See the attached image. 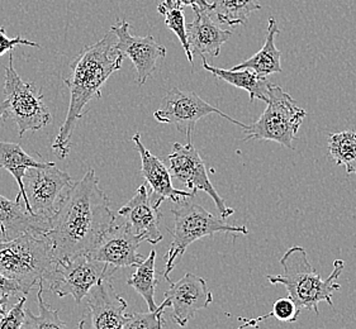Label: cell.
<instances>
[{
    "mask_svg": "<svg viewBox=\"0 0 356 329\" xmlns=\"http://www.w3.org/2000/svg\"><path fill=\"white\" fill-rule=\"evenodd\" d=\"M117 221L94 170L74 183L50 219L46 238L56 260L89 255Z\"/></svg>",
    "mask_w": 356,
    "mask_h": 329,
    "instance_id": "1",
    "label": "cell"
},
{
    "mask_svg": "<svg viewBox=\"0 0 356 329\" xmlns=\"http://www.w3.org/2000/svg\"><path fill=\"white\" fill-rule=\"evenodd\" d=\"M115 35L109 31L94 44L86 46L70 65V75L64 80L70 90V104L64 124L52 144V150L60 160L69 156L72 137L86 108L93 99L102 96V87L113 72L118 71L124 55L115 50Z\"/></svg>",
    "mask_w": 356,
    "mask_h": 329,
    "instance_id": "2",
    "label": "cell"
},
{
    "mask_svg": "<svg viewBox=\"0 0 356 329\" xmlns=\"http://www.w3.org/2000/svg\"><path fill=\"white\" fill-rule=\"evenodd\" d=\"M284 272L280 275L266 276L271 285H284L289 298L294 301L300 312L303 309L314 310L320 314L318 304L326 301L330 307L334 305L332 295L340 290L337 280L345 269L342 260L334 261V270L327 279H322L320 273L311 265L307 252L300 246H294L286 251L280 258Z\"/></svg>",
    "mask_w": 356,
    "mask_h": 329,
    "instance_id": "3",
    "label": "cell"
},
{
    "mask_svg": "<svg viewBox=\"0 0 356 329\" xmlns=\"http://www.w3.org/2000/svg\"><path fill=\"white\" fill-rule=\"evenodd\" d=\"M56 262L50 241L44 236L27 233L0 242V273L15 281L24 295L40 281H46Z\"/></svg>",
    "mask_w": 356,
    "mask_h": 329,
    "instance_id": "4",
    "label": "cell"
},
{
    "mask_svg": "<svg viewBox=\"0 0 356 329\" xmlns=\"http://www.w3.org/2000/svg\"><path fill=\"white\" fill-rule=\"evenodd\" d=\"M186 198L177 203L171 209L174 215V228L171 229V246L165 255L164 278L170 282V272L175 269L178 261L184 256L188 247L195 241L216 233H241L249 235L245 226H231L225 219L209 213L207 209Z\"/></svg>",
    "mask_w": 356,
    "mask_h": 329,
    "instance_id": "5",
    "label": "cell"
},
{
    "mask_svg": "<svg viewBox=\"0 0 356 329\" xmlns=\"http://www.w3.org/2000/svg\"><path fill=\"white\" fill-rule=\"evenodd\" d=\"M306 117V110L289 94L280 86L271 85L266 109L257 122L248 126L243 141H273L294 150L293 142Z\"/></svg>",
    "mask_w": 356,
    "mask_h": 329,
    "instance_id": "6",
    "label": "cell"
},
{
    "mask_svg": "<svg viewBox=\"0 0 356 329\" xmlns=\"http://www.w3.org/2000/svg\"><path fill=\"white\" fill-rule=\"evenodd\" d=\"M4 94L8 101L7 115L17 123L19 137L26 132H37L52 122L50 109L44 104L42 94L36 93L33 85L23 81L15 71L12 53L6 67Z\"/></svg>",
    "mask_w": 356,
    "mask_h": 329,
    "instance_id": "7",
    "label": "cell"
},
{
    "mask_svg": "<svg viewBox=\"0 0 356 329\" xmlns=\"http://www.w3.org/2000/svg\"><path fill=\"white\" fill-rule=\"evenodd\" d=\"M74 181L69 172L52 162L47 167H31L23 178L24 207L31 214L50 222Z\"/></svg>",
    "mask_w": 356,
    "mask_h": 329,
    "instance_id": "8",
    "label": "cell"
},
{
    "mask_svg": "<svg viewBox=\"0 0 356 329\" xmlns=\"http://www.w3.org/2000/svg\"><path fill=\"white\" fill-rule=\"evenodd\" d=\"M108 276L104 264L93 261L88 255L57 260L56 265L43 284L56 296L72 295L76 304L88 296L90 290Z\"/></svg>",
    "mask_w": 356,
    "mask_h": 329,
    "instance_id": "9",
    "label": "cell"
},
{
    "mask_svg": "<svg viewBox=\"0 0 356 329\" xmlns=\"http://www.w3.org/2000/svg\"><path fill=\"white\" fill-rule=\"evenodd\" d=\"M220 115L241 128H248V124L236 121L229 115H225L218 108L213 107L203 101L200 95L193 92H181L178 87H172L165 95L161 108L154 113V118L159 123L175 126L180 133H184L186 142H192V135L197 123L209 115Z\"/></svg>",
    "mask_w": 356,
    "mask_h": 329,
    "instance_id": "10",
    "label": "cell"
},
{
    "mask_svg": "<svg viewBox=\"0 0 356 329\" xmlns=\"http://www.w3.org/2000/svg\"><path fill=\"white\" fill-rule=\"evenodd\" d=\"M166 161L169 164L168 169L170 171L171 178L184 184L194 195L198 192L208 194L213 199L222 219H226L235 213V209L228 208L220 194L214 189L208 178L206 164L203 162L200 152L195 150L192 142L186 144L177 142L172 144L171 153L166 158Z\"/></svg>",
    "mask_w": 356,
    "mask_h": 329,
    "instance_id": "11",
    "label": "cell"
},
{
    "mask_svg": "<svg viewBox=\"0 0 356 329\" xmlns=\"http://www.w3.org/2000/svg\"><path fill=\"white\" fill-rule=\"evenodd\" d=\"M143 239L137 236L129 223H114L99 244L88 256L93 261L104 264L108 276L113 278L115 270L122 267H137L143 264V258L138 247Z\"/></svg>",
    "mask_w": 356,
    "mask_h": 329,
    "instance_id": "12",
    "label": "cell"
},
{
    "mask_svg": "<svg viewBox=\"0 0 356 329\" xmlns=\"http://www.w3.org/2000/svg\"><path fill=\"white\" fill-rule=\"evenodd\" d=\"M86 312L79 329H124L129 303L118 295L112 279H103L88 294Z\"/></svg>",
    "mask_w": 356,
    "mask_h": 329,
    "instance_id": "13",
    "label": "cell"
},
{
    "mask_svg": "<svg viewBox=\"0 0 356 329\" xmlns=\"http://www.w3.org/2000/svg\"><path fill=\"white\" fill-rule=\"evenodd\" d=\"M111 31L115 35V50L132 61L137 72V83L143 85L156 71L157 64L166 56V49L155 41L152 36H134L129 32L127 21L118 22Z\"/></svg>",
    "mask_w": 356,
    "mask_h": 329,
    "instance_id": "14",
    "label": "cell"
},
{
    "mask_svg": "<svg viewBox=\"0 0 356 329\" xmlns=\"http://www.w3.org/2000/svg\"><path fill=\"white\" fill-rule=\"evenodd\" d=\"M165 293L172 308V319L180 327H186L198 310L212 304L213 295L207 287V281L194 273L188 272L181 279L172 282Z\"/></svg>",
    "mask_w": 356,
    "mask_h": 329,
    "instance_id": "15",
    "label": "cell"
},
{
    "mask_svg": "<svg viewBox=\"0 0 356 329\" xmlns=\"http://www.w3.org/2000/svg\"><path fill=\"white\" fill-rule=\"evenodd\" d=\"M118 215L129 223L137 236L141 237L143 242L157 244L164 239L160 232V221L163 214L160 208L151 203L150 194L146 184L140 186L136 194L118 210Z\"/></svg>",
    "mask_w": 356,
    "mask_h": 329,
    "instance_id": "16",
    "label": "cell"
},
{
    "mask_svg": "<svg viewBox=\"0 0 356 329\" xmlns=\"http://www.w3.org/2000/svg\"><path fill=\"white\" fill-rule=\"evenodd\" d=\"M132 141L141 156V174L145 181L150 185L151 203L155 207L160 208L161 203L166 199L179 203L186 198L195 196L192 192H184L174 187L168 166L143 146L140 133H136L135 136L132 137Z\"/></svg>",
    "mask_w": 356,
    "mask_h": 329,
    "instance_id": "17",
    "label": "cell"
},
{
    "mask_svg": "<svg viewBox=\"0 0 356 329\" xmlns=\"http://www.w3.org/2000/svg\"><path fill=\"white\" fill-rule=\"evenodd\" d=\"M194 21L186 24L188 42L192 53L200 56L209 55L217 58L221 53L222 46L227 42L232 32L223 29L212 19L211 12L203 9H193Z\"/></svg>",
    "mask_w": 356,
    "mask_h": 329,
    "instance_id": "18",
    "label": "cell"
},
{
    "mask_svg": "<svg viewBox=\"0 0 356 329\" xmlns=\"http://www.w3.org/2000/svg\"><path fill=\"white\" fill-rule=\"evenodd\" d=\"M0 228L4 241L15 239L22 235L46 236L50 222L41 217L31 214L21 203L12 201L0 195Z\"/></svg>",
    "mask_w": 356,
    "mask_h": 329,
    "instance_id": "19",
    "label": "cell"
},
{
    "mask_svg": "<svg viewBox=\"0 0 356 329\" xmlns=\"http://www.w3.org/2000/svg\"><path fill=\"white\" fill-rule=\"evenodd\" d=\"M202 66L207 71L211 72L216 78L226 81L229 85H234L238 89L246 90L250 95V101H254L259 99L266 103L268 101V94L269 89L273 85L268 76H261L255 71L250 69H243V70H226V69H220L214 67L207 62L206 58L202 56Z\"/></svg>",
    "mask_w": 356,
    "mask_h": 329,
    "instance_id": "20",
    "label": "cell"
},
{
    "mask_svg": "<svg viewBox=\"0 0 356 329\" xmlns=\"http://www.w3.org/2000/svg\"><path fill=\"white\" fill-rule=\"evenodd\" d=\"M279 35V27L277 21L271 17L269 18L266 40L261 50L257 52L252 58H248L241 64L236 65L231 70H243L250 69L261 76H269L271 74H280L283 71L280 65L282 51L275 46V37Z\"/></svg>",
    "mask_w": 356,
    "mask_h": 329,
    "instance_id": "21",
    "label": "cell"
},
{
    "mask_svg": "<svg viewBox=\"0 0 356 329\" xmlns=\"http://www.w3.org/2000/svg\"><path fill=\"white\" fill-rule=\"evenodd\" d=\"M51 164L52 162H43L29 156L18 144L0 141V169L10 172L18 184L19 193L17 194L15 198L17 203H21V198L24 199L26 195L23 186V178L26 175V171L31 167H47Z\"/></svg>",
    "mask_w": 356,
    "mask_h": 329,
    "instance_id": "22",
    "label": "cell"
},
{
    "mask_svg": "<svg viewBox=\"0 0 356 329\" xmlns=\"http://www.w3.org/2000/svg\"><path fill=\"white\" fill-rule=\"evenodd\" d=\"M155 262H156V251L152 250L150 255L143 260V264L137 266L135 273L127 280L129 287H134L147 303L150 312H155L157 309L156 303H155V290H156L159 280L156 278Z\"/></svg>",
    "mask_w": 356,
    "mask_h": 329,
    "instance_id": "23",
    "label": "cell"
},
{
    "mask_svg": "<svg viewBox=\"0 0 356 329\" xmlns=\"http://www.w3.org/2000/svg\"><path fill=\"white\" fill-rule=\"evenodd\" d=\"M211 4L218 22L231 27L245 24L250 15L261 9L259 0H212Z\"/></svg>",
    "mask_w": 356,
    "mask_h": 329,
    "instance_id": "24",
    "label": "cell"
},
{
    "mask_svg": "<svg viewBox=\"0 0 356 329\" xmlns=\"http://www.w3.org/2000/svg\"><path fill=\"white\" fill-rule=\"evenodd\" d=\"M356 132L345 130L330 136L328 151L336 164H343L346 174L356 175Z\"/></svg>",
    "mask_w": 356,
    "mask_h": 329,
    "instance_id": "25",
    "label": "cell"
},
{
    "mask_svg": "<svg viewBox=\"0 0 356 329\" xmlns=\"http://www.w3.org/2000/svg\"><path fill=\"white\" fill-rule=\"evenodd\" d=\"M157 12L164 15L166 27L177 35L183 49L186 51L188 61L194 65L192 50H191V46L188 42V35H186L184 7L179 3V0H164L161 4H159Z\"/></svg>",
    "mask_w": 356,
    "mask_h": 329,
    "instance_id": "26",
    "label": "cell"
},
{
    "mask_svg": "<svg viewBox=\"0 0 356 329\" xmlns=\"http://www.w3.org/2000/svg\"><path fill=\"white\" fill-rule=\"evenodd\" d=\"M38 314H33L26 309V317L22 329H70L66 323L61 321L58 310L51 308L43 299V281L38 282Z\"/></svg>",
    "mask_w": 356,
    "mask_h": 329,
    "instance_id": "27",
    "label": "cell"
},
{
    "mask_svg": "<svg viewBox=\"0 0 356 329\" xmlns=\"http://www.w3.org/2000/svg\"><path fill=\"white\" fill-rule=\"evenodd\" d=\"M300 310L297 308V305L294 304V301L288 296V298H282L278 299L273 304V309L270 313L266 315H261L257 319H243L240 318V321L243 324L240 326L238 329H246L248 327H254L257 326V323L261 321H266L271 317L277 318L280 322L293 323L297 322V319L300 318Z\"/></svg>",
    "mask_w": 356,
    "mask_h": 329,
    "instance_id": "28",
    "label": "cell"
},
{
    "mask_svg": "<svg viewBox=\"0 0 356 329\" xmlns=\"http://www.w3.org/2000/svg\"><path fill=\"white\" fill-rule=\"evenodd\" d=\"M170 307L168 299L157 307L155 312L147 313H132L129 314V319L124 324V329H163L165 321L163 319L165 309Z\"/></svg>",
    "mask_w": 356,
    "mask_h": 329,
    "instance_id": "29",
    "label": "cell"
},
{
    "mask_svg": "<svg viewBox=\"0 0 356 329\" xmlns=\"http://www.w3.org/2000/svg\"><path fill=\"white\" fill-rule=\"evenodd\" d=\"M26 301L27 295H23L15 307L0 318V329H22L26 317Z\"/></svg>",
    "mask_w": 356,
    "mask_h": 329,
    "instance_id": "30",
    "label": "cell"
},
{
    "mask_svg": "<svg viewBox=\"0 0 356 329\" xmlns=\"http://www.w3.org/2000/svg\"><path fill=\"white\" fill-rule=\"evenodd\" d=\"M19 44H24V46H31V47H40V44L36 42H32L29 40H24L21 36L15 37V38H9L6 35V29L4 27H0V58L9 51L13 50L15 46H19Z\"/></svg>",
    "mask_w": 356,
    "mask_h": 329,
    "instance_id": "31",
    "label": "cell"
},
{
    "mask_svg": "<svg viewBox=\"0 0 356 329\" xmlns=\"http://www.w3.org/2000/svg\"><path fill=\"white\" fill-rule=\"evenodd\" d=\"M19 294H23L22 287L13 280L8 279L0 273V298H18Z\"/></svg>",
    "mask_w": 356,
    "mask_h": 329,
    "instance_id": "32",
    "label": "cell"
},
{
    "mask_svg": "<svg viewBox=\"0 0 356 329\" xmlns=\"http://www.w3.org/2000/svg\"><path fill=\"white\" fill-rule=\"evenodd\" d=\"M183 7H192L193 9H203L212 13V4L207 0H179Z\"/></svg>",
    "mask_w": 356,
    "mask_h": 329,
    "instance_id": "33",
    "label": "cell"
},
{
    "mask_svg": "<svg viewBox=\"0 0 356 329\" xmlns=\"http://www.w3.org/2000/svg\"><path fill=\"white\" fill-rule=\"evenodd\" d=\"M8 301H9V298H7V296L0 298V318L7 313L6 307L8 305Z\"/></svg>",
    "mask_w": 356,
    "mask_h": 329,
    "instance_id": "34",
    "label": "cell"
},
{
    "mask_svg": "<svg viewBox=\"0 0 356 329\" xmlns=\"http://www.w3.org/2000/svg\"><path fill=\"white\" fill-rule=\"evenodd\" d=\"M8 112V101H0V119L7 115Z\"/></svg>",
    "mask_w": 356,
    "mask_h": 329,
    "instance_id": "35",
    "label": "cell"
},
{
    "mask_svg": "<svg viewBox=\"0 0 356 329\" xmlns=\"http://www.w3.org/2000/svg\"><path fill=\"white\" fill-rule=\"evenodd\" d=\"M4 239H3V233H1V228H0V242H3Z\"/></svg>",
    "mask_w": 356,
    "mask_h": 329,
    "instance_id": "36",
    "label": "cell"
},
{
    "mask_svg": "<svg viewBox=\"0 0 356 329\" xmlns=\"http://www.w3.org/2000/svg\"><path fill=\"white\" fill-rule=\"evenodd\" d=\"M355 142H356V135H355Z\"/></svg>",
    "mask_w": 356,
    "mask_h": 329,
    "instance_id": "37",
    "label": "cell"
}]
</instances>
